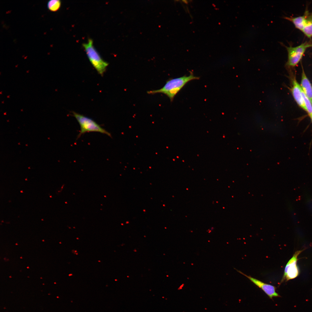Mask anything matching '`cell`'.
<instances>
[{
	"instance_id": "ffe728a7",
	"label": "cell",
	"mask_w": 312,
	"mask_h": 312,
	"mask_svg": "<svg viewBox=\"0 0 312 312\" xmlns=\"http://www.w3.org/2000/svg\"><path fill=\"white\" fill-rule=\"evenodd\" d=\"M42 241H43V242H44V240H42Z\"/></svg>"
},
{
	"instance_id": "30bf717a",
	"label": "cell",
	"mask_w": 312,
	"mask_h": 312,
	"mask_svg": "<svg viewBox=\"0 0 312 312\" xmlns=\"http://www.w3.org/2000/svg\"><path fill=\"white\" fill-rule=\"evenodd\" d=\"M308 37L312 36V14H308L304 27L302 31Z\"/></svg>"
},
{
	"instance_id": "52a82bcc",
	"label": "cell",
	"mask_w": 312,
	"mask_h": 312,
	"mask_svg": "<svg viewBox=\"0 0 312 312\" xmlns=\"http://www.w3.org/2000/svg\"><path fill=\"white\" fill-rule=\"evenodd\" d=\"M291 91L294 98L297 104L306 111V109L302 95V89L300 86L295 79L293 80Z\"/></svg>"
},
{
	"instance_id": "2e32d148",
	"label": "cell",
	"mask_w": 312,
	"mask_h": 312,
	"mask_svg": "<svg viewBox=\"0 0 312 312\" xmlns=\"http://www.w3.org/2000/svg\"><path fill=\"white\" fill-rule=\"evenodd\" d=\"M16 244V245H18V244H17V243H16V244Z\"/></svg>"
},
{
	"instance_id": "277c9868",
	"label": "cell",
	"mask_w": 312,
	"mask_h": 312,
	"mask_svg": "<svg viewBox=\"0 0 312 312\" xmlns=\"http://www.w3.org/2000/svg\"><path fill=\"white\" fill-rule=\"evenodd\" d=\"M312 47V44L307 42L295 47L285 46L287 51L288 59L287 64L294 66L300 62L306 49Z\"/></svg>"
},
{
	"instance_id": "ac0fdd59",
	"label": "cell",
	"mask_w": 312,
	"mask_h": 312,
	"mask_svg": "<svg viewBox=\"0 0 312 312\" xmlns=\"http://www.w3.org/2000/svg\"><path fill=\"white\" fill-rule=\"evenodd\" d=\"M20 258H23L22 257H21Z\"/></svg>"
},
{
	"instance_id": "5b68a950",
	"label": "cell",
	"mask_w": 312,
	"mask_h": 312,
	"mask_svg": "<svg viewBox=\"0 0 312 312\" xmlns=\"http://www.w3.org/2000/svg\"><path fill=\"white\" fill-rule=\"evenodd\" d=\"M302 251V250H300L296 252L288 262L285 267L284 274L281 283L285 280L287 281L293 279L298 276L299 270L297 264L298 257Z\"/></svg>"
},
{
	"instance_id": "8fae6325",
	"label": "cell",
	"mask_w": 312,
	"mask_h": 312,
	"mask_svg": "<svg viewBox=\"0 0 312 312\" xmlns=\"http://www.w3.org/2000/svg\"><path fill=\"white\" fill-rule=\"evenodd\" d=\"M61 2L58 0H51L49 1L47 4L48 9L51 11L55 12L60 8Z\"/></svg>"
},
{
	"instance_id": "7a4b0ae2",
	"label": "cell",
	"mask_w": 312,
	"mask_h": 312,
	"mask_svg": "<svg viewBox=\"0 0 312 312\" xmlns=\"http://www.w3.org/2000/svg\"><path fill=\"white\" fill-rule=\"evenodd\" d=\"M90 62L99 74L102 75L108 65L107 62L101 57L93 45L92 39H89L87 43L83 44Z\"/></svg>"
},
{
	"instance_id": "6da1fadb",
	"label": "cell",
	"mask_w": 312,
	"mask_h": 312,
	"mask_svg": "<svg viewBox=\"0 0 312 312\" xmlns=\"http://www.w3.org/2000/svg\"><path fill=\"white\" fill-rule=\"evenodd\" d=\"M198 77L194 76L191 73L188 76H183L167 81L164 86L161 88L155 90L147 92L149 94H154L158 93L164 94L170 99L172 102L175 96L183 87L188 82L193 80L198 79Z\"/></svg>"
},
{
	"instance_id": "e0dca14e",
	"label": "cell",
	"mask_w": 312,
	"mask_h": 312,
	"mask_svg": "<svg viewBox=\"0 0 312 312\" xmlns=\"http://www.w3.org/2000/svg\"><path fill=\"white\" fill-rule=\"evenodd\" d=\"M27 268H29V267L28 266V267H27Z\"/></svg>"
},
{
	"instance_id": "4fadbf2b",
	"label": "cell",
	"mask_w": 312,
	"mask_h": 312,
	"mask_svg": "<svg viewBox=\"0 0 312 312\" xmlns=\"http://www.w3.org/2000/svg\"><path fill=\"white\" fill-rule=\"evenodd\" d=\"M183 2H184V3H188L187 1H186V0H183Z\"/></svg>"
},
{
	"instance_id": "44dd1931",
	"label": "cell",
	"mask_w": 312,
	"mask_h": 312,
	"mask_svg": "<svg viewBox=\"0 0 312 312\" xmlns=\"http://www.w3.org/2000/svg\"><path fill=\"white\" fill-rule=\"evenodd\" d=\"M25 180H27V179H25Z\"/></svg>"
},
{
	"instance_id": "ba28073f",
	"label": "cell",
	"mask_w": 312,
	"mask_h": 312,
	"mask_svg": "<svg viewBox=\"0 0 312 312\" xmlns=\"http://www.w3.org/2000/svg\"><path fill=\"white\" fill-rule=\"evenodd\" d=\"M301 85L303 91L312 104V86L303 70L302 74Z\"/></svg>"
},
{
	"instance_id": "d6986e66",
	"label": "cell",
	"mask_w": 312,
	"mask_h": 312,
	"mask_svg": "<svg viewBox=\"0 0 312 312\" xmlns=\"http://www.w3.org/2000/svg\"><path fill=\"white\" fill-rule=\"evenodd\" d=\"M41 220H43V219H41Z\"/></svg>"
},
{
	"instance_id": "8992f818",
	"label": "cell",
	"mask_w": 312,
	"mask_h": 312,
	"mask_svg": "<svg viewBox=\"0 0 312 312\" xmlns=\"http://www.w3.org/2000/svg\"><path fill=\"white\" fill-rule=\"evenodd\" d=\"M239 273L249 279L257 286L261 288L271 299L274 297H280L279 295L276 292V287L272 285L264 283L257 279L245 274L238 271Z\"/></svg>"
},
{
	"instance_id": "9c48e42d",
	"label": "cell",
	"mask_w": 312,
	"mask_h": 312,
	"mask_svg": "<svg viewBox=\"0 0 312 312\" xmlns=\"http://www.w3.org/2000/svg\"><path fill=\"white\" fill-rule=\"evenodd\" d=\"M308 14L307 12L302 16L294 17L285 16L284 18L292 22L296 28L302 31L304 26Z\"/></svg>"
},
{
	"instance_id": "5bb4252c",
	"label": "cell",
	"mask_w": 312,
	"mask_h": 312,
	"mask_svg": "<svg viewBox=\"0 0 312 312\" xmlns=\"http://www.w3.org/2000/svg\"><path fill=\"white\" fill-rule=\"evenodd\" d=\"M20 192H21V193H23V190H21V191H20Z\"/></svg>"
},
{
	"instance_id": "3957f363",
	"label": "cell",
	"mask_w": 312,
	"mask_h": 312,
	"mask_svg": "<svg viewBox=\"0 0 312 312\" xmlns=\"http://www.w3.org/2000/svg\"><path fill=\"white\" fill-rule=\"evenodd\" d=\"M73 114L80 127L78 138L86 133L93 132H99L111 136L110 133L102 127L92 118L75 112H73Z\"/></svg>"
},
{
	"instance_id": "7c38bea8",
	"label": "cell",
	"mask_w": 312,
	"mask_h": 312,
	"mask_svg": "<svg viewBox=\"0 0 312 312\" xmlns=\"http://www.w3.org/2000/svg\"><path fill=\"white\" fill-rule=\"evenodd\" d=\"M302 93L304 105L306 109V112L309 116L312 113V104L309 99L303 92L302 90Z\"/></svg>"
},
{
	"instance_id": "9a60e30c",
	"label": "cell",
	"mask_w": 312,
	"mask_h": 312,
	"mask_svg": "<svg viewBox=\"0 0 312 312\" xmlns=\"http://www.w3.org/2000/svg\"><path fill=\"white\" fill-rule=\"evenodd\" d=\"M50 198H52V196H50Z\"/></svg>"
}]
</instances>
